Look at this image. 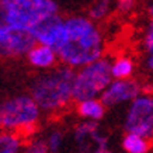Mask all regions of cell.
Masks as SVG:
<instances>
[{"mask_svg": "<svg viewBox=\"0 0 153 153\" xmlns=\"http://www.w3.org/2000/svg\"><path fill=\"white\" fill-rule=\"evenodd\" d=\"M66 41L58 51V58L66 66L79 69L100 59L104 53V37L93 20L73 16L65 20Z\"/></svg>", "mask_w": 153, "mask_h": 153, "instance_id": "6da1fadb", "label": "cell"}, {"mask_svg": "<svg viewBox=\"0 0 153 153\" xmlns=\"http://www.w3.org/2000/svg\"><path fill=\"white\" fill-rule=\"evenodd\" d=\"M74 76L73 68L65 65L34 79L30 91L41 111L58 112L73 101Z\"/></svg>", "mask_w": 153, "mask_h": 153, "instance_id": "7a4b0ae2", "label": "cell"}, {"mask_svg": "<svg viewBox=\"0 0 153 153\" xmlns=\"http://www.w3.org/2000/svg\"><path fill=\"white\" fill-rule=\"evenodd\" d=\"M56 13L59 6L55 0H0V20L28 33Z\"/></svg>", "mask_w": 153, "mask_h": 153, "instance_id": "3957f363", "label": "cell"}, {"mask_svg": "<svg viewBox=\"0 0 153 153\" xmlns=\"http://www.w3.org/2000/svg\"><path fill=\"white\" fill-rule=\"evenodd\" d=\"M41 117L33 96L20 94L0 102V128L11 132H31Z\"/></svg>", "mask_w": 153, "mask_h": 153, "instance_id": "277c9868", "label": "cell"}, {"mask_svg": "<svg viewBox=\"0 0 153 153\" xmlns=\"http://www.w3.org/2000/svg\"><path fill=\"white\" fill-rule=\"evenodd\" d=\"M111 80V60L107 58L101 56L100 59L79 68L73 82V101L100 97Z\"/></svg>", "mask_w": 153, "mask_h": 153, "instance_id": "5b68a950", "label": "cell"}, {"mask_svg": "<svg viewBox=\"0 0 153 153\" xmlns=\"http://www.w3.org/2000/svg\"><path fill=\"white\" fill-rule=\"evenodd\" d=\"M124 129L153 140V94L140 93L129 102Z\"/></svg>", "mask_w": 153, "mask_h": 153, "instance_id": "8992f818", "label": "cell"}, {"mask_svg": "<svg viewBox=\"0 0 153 153\" xmlns=\"http://www.w3.org/2000/svg\"><path fill=\"white\" fill-rule=\"evenodd\" d=\"M37 44L28 31L11 27L0 20V58H20Z\"/></svg>", "mask_w": 153, "mask_h": 153, "instance_id": "52a82bcc", "label": "cell"}, {"mask_svg": "<svg viewBox=\"0 0 153 153\" xmlns=\"http://www.w3.org/2000/svg\"><path fill=\"white\" fill-rule=\"evenodd\" d=\"M34 39L39 44L48 45L56 52L66 41V24L65 20L59 16V13L52 14L47 19H44L39 24L30 31Z\"/></svg>", "mask_w": 153, "mask_h": 153, "instance_id": "ba28073f", "label": "cell"}, {"mask_svg": "<svg viewBox=\"0 0 153 153\" xmlns=\"http://www.w3.org/2000/svg\"><path fill=\"white\" fill-rule=\"evenodd\" d=\"M142 93V84L135 79H112L100 98L105 107H115L131 102Z\"/></svg>", "mask_w": 153, "mask_h": 153, "instance_id": "9c48e42d", "label": "cell"}, {"mask_svg": "<svg viewBox=\"0 0 153 153\" xmlns=\"http://www.w3.org/2000/svg\"><path fill=\"white\" fill-rule=\"evenodd\" d=\"M74 142L80 152H96L105 153L108 152V139L98 129L96 121L86 120L74 129Z\"/></svg>", "mask_w": 153, "mask_h": 153, "instance_id": "30bf717a", "label": "cell"}, {"mask_svg": "<svg viewBox=\"0 0 153 153\" xmlns=\"http://www.w3.org/2000/svg\"><path fill=\"white\" fill-rule=\"evenodd\" d=\"M58 52L48 45L37 42L30 51L27 52L28 63L35 69H51L56 65Z\"/></svg>", "mask_w": 153, "mask_h": 153, "instance_id": "8fae6325", "label": "cell"}, {"mask_svg": "<svg viewBox=\"0 0 153 153\" xmlns=\"http://www.w3.org/2000/svg\"><path fill=\"white\" fill-rule=\"evenodd\" d=\"M105 108L104 102L101 98L94 97V98H86L82 101H77V114L82 118L88 121H96L98 122L100 120L104 118L105 115Z\"/></svg>", "mask_w": 153, "mask_h": 153, "instance_id": "7c38bea8", "label": "cell"}, {"mask_svg": "<svg viewBox=\"0 0 153 153\" xmlns=\"http://www.w3.org/2000/svg\"><path fill=\"white\" fill-rule=\"evenodd\" d=\"M152 140L134 132H126L122 138V149L126 153H148Z\"/></svg>", "mask_w": 153, "mask_h": 153, "instance_id": "4fadbf2b", "label": "cell"}, {"mask_svg": "<svg viewBox=\"0 0 153 153\" xmlns=\"http://www.w3.org/2000/svg\"><path fill=\"white\" fill-rule=\"evenodd\" d=\"M135 72V62L131 56H118L111 62L112 79H129Z\"/></svg>", "mask_w": 153, "mask_h": 153, "instance_id": "5bb4252c", "label": "cell"}, {"mask_svg": "<svg viewBox=\"0 0 153 153\" xmlns=\"http://www.w3.org/2000/svg\"><path fill=\"white\" fill-rule=\"evenodd\" d=\"M23 148V142L17 134L6 131L0 134V153H17Z\"/></svg>", "mask_w": 153, "mask_h": 153, "instance_id": "9a60e30c", "label": "cell"}, {"mask_svg": "<svg viewBox=\"0 0 153 153\" xmlns=\"http://www.w3.org/2000/svg\"><path fill=\"white\" fill-rule=\"evenodd\" d=\"M112 7V0H96L94 4L88 10V17L93 21L104 20L110 14Z\"/></svg>", "mask_w": 153, "mask_h": 153, "instance_id": "2e32d148", "label": "cell"}, {"mask_svg": "<svg viewBox=\"0 0 153 153\" xmlns=\"http://www.w3.org/2000/svg\"><path fill=\"white\" fill-rule=\"evenodd\" d=\"M63 134L60 131H52L51 134L47 136V145L49 152H60V149L63 146Z\"/></svg>", "mask_w": 153, "mask_h": 153, "instance_id": "e0dca14e", "label": "cell"}, {"mask_svg": "<svg viewBox=\"0 0 153 153\" xmlns=\"http://www.w3.org/2000/svg\"><path fill=\"white\" fill-rule=\"evenodd\" d=\"M25 152H28V153H47V152H49V150H48L47 140H41V139L33 140V142L25 148Z\"/></svg>", "mask_w": 153, "mask_h": 153, "instance_id": "ac0fdd59", "label": "cell"}, {"mask_svg": "<svg viewBox=\"0 0 153 153\" xmlns=\"http://www.w3.org/2000/svg\"><path fill=\"white\" fill-rule=\"evenodd\" d=\"M136 0H117L115 7L121 14H128L135 9Z\"/></svg>", "mask_w": 153, "mask_h": 153, "instance_id": "d6986e66", "label": "cell"}, {"mask_svg": "<svg viewBox=\"0 0 153 153\" xmlns=\"http://www.w3.org/2000/svg\"><path fill=\"white\" fill-rule=\"evenodd\" d=\"M143 47L146 49V52H153V17L150 20V23L148 25V30H146V34H145L143 38Z\"/></svg>", "mask_w": 153, "mask_h": 153, "instance_id": "ffe728a7", "label": "cell"}, {"mask_svg": "<svg viewBox=\"0 0 153 153\" xmlns=\"http://www.w3.org/2000/svg\"><path fill=\"white\" fill-rule=\"evenodd\" d=\"M146 66H148L149 70L153 72V52H149L148 58H146Z\"/></svg>", "mask_w": 153, "mask_h": 153, "instance_id": "44dd1931", "label": "cell"}, {"mask_svg": "<svg viewBox=\"0 0 153 153\" xmlns=\"http://www.w3.org/2000/svg\"><path fill=\"white\" fill-rule=\"evenodd\" d=\"M148 13H149V16H150V17H153V1H150V4H149Z\"/></svg>", "mask_w": 153, "mask_h": 153, "instance_id": "7402d4cb", "label": "cell"}, {"mask_svg": "<svg viewBox=\"0 0 153 153\" xmlns=\"http://www.w3.org/2000/svg\"><path fill=\"white\" fill-rule=\"evenodd\" d=\"M140 1H149V0H140Z\"/></svg>", "mask_w": 153, "mask_h": 153, "instance_id": "603a6c76", "label": "cell"}]
</instances>
